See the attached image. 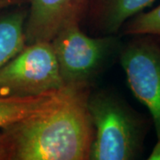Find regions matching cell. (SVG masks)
<instances>
[{"mask_svg": "<svg viewBox=\"0 0 160 160\" xmlns=\"http://www.w3.org/2000/svg\"><path fill=\"white\" fill-rule=\"evenodd\" d=\"M89 86H67L52 108L0 129L9 160H89L93 127Z\"/></svg>", "mask_w": 160, "mask_h": 160, "instance_id": "6da1fadb", "label": "cell"}, {"mask_svg": "<svg viewBox=\"0 0 160 160\" xmlns=\"http://www.w3.org/2000/svg\"><path fill=\"white\" fill-rule=\"evenodd\" d=\"M123 44L119 62L132 92L149 109L160 140V42L152 35H136Z\"/></svg>", "mask_w": 160, "mask_h": 160, "instance_id": "5b68a950", "label": "cell"}, {"mask_svg": "<svg viewBox=\"0 0 160 160\" xmlns=\"http://www.w3.org/2000/svg\"><path fill=\"white\" fill-rule=\"evenodd\" d=\"M122 34L126 36L152 35L160 37V5L146 12L128 20L122 27Z\"/></svg>", "mask_w": 160, "mask_h": 160, "instance_id": "30bf717a", "label": "cell"}, {"mask_svg": "<svg viewBox=\"0 0 160 160\" xmlns=\"http://www.w3.org/2000/svg\"><path fill=\"white\" fill-rule=\"evenodd\" d=\"M87 107L93 127L89 160H133L140 158L147 122L117 92L91 91Z\"/></svg>", "mask_w": 160, "mask_h": 160, "instance_id": "7a4b0ae2", "label": "cell"}, {"mask_svg": "<svg viewBox=\"0 0 160 160\" xmlns=\"http://www.w3.org/2000/svg\"><path fill=\"white\" fill-rule=\"evenodd\" d=\"M148 159L149 160H160V140L158 141L157 144L149 154Z\"/></svg>", "mask_w": 160, "mask_h": 160, "instance_id": "4fadbf2b", "label": "cell"}, {"mask_svg": "<svg viewBox=\"0 0 160 160\" xmlns=\"http://www.w3.org/2000/svg\"><path fill=\"white\" fill-rule=\"evenodd\" d=\"M29 8L22 6L0 16V69L27 45L25 26Z\"/></svg>", "mask_w": 160, "mask_h": 160, "instance_id": "9c48e42d", "label": "cell"}, {"mask_svg": "<svg viewBox=\"0 0 160 160\" xmlns=\"http://www.w3.org/2000/svg\"><path fill=\"white\" fill-rule=\"evenodd\" d=\"M28 2L29 0H0V11L10 7L23 6L24 4H28Z\"/></svg>", "mask_w": 160, "mask_h": 160, "instance_id": "8fae6325", "label": "cell"}, {"mask_svg": "<svg viewBox=\"0 0 160 160\" xmlns=\"http://www.w3.org/2000/svg\"><path fill=\"white\" fill-rule=\"evenodd\" d=\"M65 86H89L119 57L123 46L118 35L89 36L73 24L51 41Z\"/></svg>", "mask_w": 160, "mask_h": 160, "instance_id": "3957f363", "label": "cell"}, {"mask_svg": "<svg viewBox=\"0 0 160 160\" xmlns=\"http://www.w3.org/2000/svg\"><path fill=\"white\" fill-rule=\"evenodd\" d=\"M91 0H29L25 26L27 44L51 42L59 31L82 24Z\"/></svg>", "mask_w": 160, "mask_h": 160, "instance_id": "8992f818", "label": "cell"}, {"mask_svg": "<svg viewBox=\"0 0 160 160\" xmlns=\"http://www.w3.org/2000/svg\"><path fill=\"white\" fill-rule=\"evenodd\" d=\"M0 160H9V152L6 141L0 131Z\"/></svg>", "mask_w": 160, "mask_h": 160, "instance_id": "7c38bea8", "label": "cell"}, {"mask_svg": "<svg viewBox=\"0 0 160 160\" xmlns=\"http://www.w3.org/2000/svg\"><path fill=\"white\" fill-rule=\"evenodd\" d=\"M65 87L51 42L27 44L0 69V96L27 97Z\"/></svg>", "mask_w": 160, "mask_h": 160, "instance_id": "277c9868", "label": "cell"}, {"mask_svg": "<svg viewBox=\"0 0 160 160\" xmlns=\"http://www.w3.org/2000/svg\"><path fill=\"white\" fill-rule=\"evenodd\" d=\"M67 91L65 86L60 91L27 97L0 96V129L49 109L60 102Z\"/></svg>", "mask_w": 160, "mask_h": 160, "instance_id": "ba28073f", "label": "cell"}, {"mask_svg": "<svg viewBox=\"0 0 160 160\" xmlns=\"http://www.w3.org/2000/svg\"><path fill=\"white\" fill-rule=\"evenodd\" d=\"M158 0H91L83 22L92 36L117 35L132 17Z\"/></svg>", "mask_w": 160, "mask_h": 160, "instance_id": "52a82bcc", "label": "cell"}]
</instances>
